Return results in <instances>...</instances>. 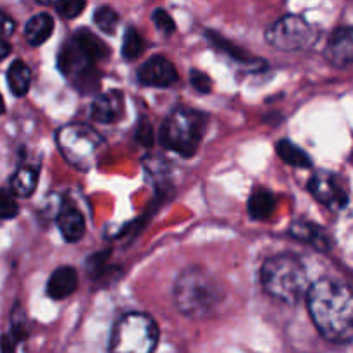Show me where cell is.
Wrapping results in <instances>:
<instances>
[{
	"label": "cell",
	"mask_w": 353,
	"mask_h": 353,
	"mask_svg": "<svg viewBox=\"0 0 353 353\" xmlns=\"http://www.w3.org/2000/svg\"><path fill=\"white\" fill-rule=\"evenodd\" d=\"M307 307L319 333L333 343L353 341V290L324 278L307 292Z\"/></svg>",
	"instance_id": "cell-1"
},
{
	"label": "cell",
	"mask_w": 353,
	"mask_h": 353,
	"mask_svg": "<svg viewBox=\"0 0 353 353\" xmlns=\"http://www.w3.org/2000/svg\"><path fill=\"white\" fill-rule=\"evenodd\" d=\"M223 299L221 286L207 271L190 268L178 278L174 286V300L181 314L192 319L210 316Z\"/></svg>",
	"instance_id": "cell-2"
},
{
	"label": "cell",
	"mask_w": 353,
	"mask_h": 353,
	"mask_svg": "<svg viewBox=\"0 0 353 353\" xmlns=\"http://www.w3.org/2000/svg\"><path fill=\"white\" fill-rule=\"evenodd\" d=\"M261 281L265 292L285 303H296L309 292V276L296 257L274 255L262 264Z\"/></svg>",
	"instance_id": "cell-3"
},
{
	"label": "cell",
	"mask_w": 353,
	"mask_h": 353,
	"mask_svg": "<svg viewBox=\"0 0 353 353\" xmlns=\"http://www.w3.org/2000/svg\"><path fill=\"white\" fill-rule=\"evenodd\" d=\"M205 116L196 110L178 107L161 128V141L165 148L181 157H192L202 143Z\"/></svg>",
	"instance_id": "cell-4"
},
{
	"label": "cell",
	"mask_w": 353,
	"mask_h": 353,
	"mask_svg": "<svg viewBox=\"0 0 353 353\" xmlns=\"http://www.w3.org/2000/svg\"><path fill=\"white\" fill-rule=\"evenodd\" d=\"M159 327L150 316L131 312L121 317L110 336V353H154Z\"/></svg>",
	"instance_id": "cell-5"
},
{
	"label": "cell",
	"mask_w": 353,
	"mask_h": 353,
	"mask_svg": "<svg viewBox=\"0 0 353 353\" xmlns=\"http://www.w3.org/2000/svg\"><path fill=\"white\" fill-rule=\"evenodd\" d=\"M57 147L62 157L74 168L92 169L99 161L103 140L95 130L86 124H65L57 131Z\"/></svg>",
	"instance_id": "cell-6"
},
{
	"label": "cell",
	"mask_w": 353,
	"mask_h": 353,
	"mask_svg": "<svg viewBox=\"0 0 353 353\" xmlns=\"http://www.w3.org/2000/svg\"><path fill=\"white\" fill-rule=\"evenodd\" d=\"M57 65L62 74L71 79L79 92L88 93L99 86V71L95 68V61L90 57L88 52L79 45L74 37L68 43L62 45Z\"/></svg>",
	"instance_id": "cell-7"
},
{
	"label": "cell",
	"mask_w": 353,
	"mask_h": 353,
	"mask_svg": "<svg viewBox=\"0 0 353 353\" xmlns=\"http://www.w3.org/2000/svg\"><path fill=\"white\" fill-rule=\"evenodd\" d=\"M269 45L285 52L307 50L317 40V33L303 17L285 16L268 30Z\"/></svg>",
	"instance_id": "cell-8"
},
{
	"label": "cell",
	"mask_w": 353,
	"mask_h": 353,
	"mask_svg": "<svg viewBox=\"0 0 353 353\" xmlns=\"http://www.w3.org/2000/svg\"><path fill=\"white\" fill-rule=\"evenodd\" d=\"M309 190L316 200L333 210H341L348 203V192L336 174L319 171L310 178Z\"/></svg>",
	"instance_id": "cell-9"
},
{
	"label": "cell",
	"mask_w": 353,
	"mask_h": 353,
	"mask_svg": "<svg viewBox=\"0 0 353 353\" xmlns=\"http://www.w3.org/2000/svg\"><path fill=\"white\" fill-rule=\"evenodd\" d=\"M138 78L143 85L155 86V88H165L178 81V71L169 59L155 55L148 59L138 71Z\"/></svg>",
	"instance_id": "cell-10"
},
{
	"label": "cell",
	"mask_w": 353,
	"mask_h": 353,
	"mask_svg": "<svg viewBox=\"0 0 353 353\" xmlns=\"http://www.w3.org/2000/svg\"><path fill=\"white\" fill-rule=\"evenodd\" d=\"M124 112V97L123 93L112 90V92L102 93L95 99L92 105V119L100 124H112L121 119Z\"/></svg>",
	"instance_id": "cell-11"
},
{
	"label": "cell",
	"mask_w": 353,
	"mask_h": 353,
	"mask_svg": "<svg viewBox=\"0 0 353 353\" xmlns=\"http://www.w3.org/2000/svg\"><path fill=\"white\" fill-rule=\"evenodd\" d=\"M326 55L336 65L353 64V28H341L333 34Z\"/></svg>",
	"instance_id": "cell-12"
},
{
	"label": "cell",
	"mask_w": 353,
	"mask_h": 353,
	"mask_svg": "<svg viewBox=\"0 0 353 353\" xmlns=\"http://www.w3.org/2000/svg\"><path fill=\"white\" fill-rule=\"evenodd\" d=\"M78 288V272L72 268H59L47 283V295L52 300H64Z\"/></svg>",
	"instance_id": "cell-13"
},
{
	"label": "cell",
	"mask_w": 353,
	"mask_h": 353,
	"mask_svg": "<svg viewBox=\"0 0 353 353\" xmlns=\"http://www.w3.org/2000/svg\"><path fill=\"white\" fill-rule=\"evenodd\" d=\"M57 226L65 241L76 243L85 234V217L76 207L68 205L59 212Z\"/></svg>",
	"instance_id": "cell-14"
},
{
	"label": "cell",
	"mask_w": 353,
	"mask_h": 353,
	"mask_svg": "<svg viewBox=\"0 0 353 353\" xmlns=\"http://www.w3.org/2000/svg\"><path fill=\"white\" fill-rule=\"evenodd\" d=\"M290 234L300 241H305L310 247H316L319 250H330V238L324 233L323 228L316 226L312 223H305V221H296L290 228Z\"/></svg>",
	"instance_id": "cell-15"
},
{
	"label": "cell",
	"mask_w": 353,
	"mask_h": 353,
	"mask_svg": "<svg viewBox=\"0 0 353 353\" xmlns=\"http://www.w3.org/2000/svg\"><path fill=\"white\" fill-rule=\"evenodd\" d=\"M52 31H54V19H52L50 14L41 12L28 21L26 26H24V37H26L28 43L38 47L50 38Z\"/></svg>",
	"instance_id": "cell-16"
},
{
	"label": "cell",
	"mask_w": 353,
	"mask_h": 353,
	"mask_svg": "<svg viewBox=\"0 0 353 353\" xmlns=\"http://www.w3.org/2000/svg\"><path fill=\"white\" fill-rule=\"evenodd\" d=\"M7 83L12 92V95L24 97L31 85V71L26 62L14 61L10 68L7 69Z\"/></svg>",
	"instance_id": "cell-17"
},
{
	"label": "cell",
	"mask_w": 353,
	"mask_h": 353,
	"mask_svg": "<svg viewBox=\"0 0 353 353\" xmlns=\"http://www.w3.org/2000/svg\"><path fill=\"white\" fill-rule=\"evenodd\" d=\"M276 205V199L269 190L257 188L248 200V214L252 219L264 221L272 214Z\"/></svg>",
	"instance_id": "cell-18"
},
{
	"label": "cell",
	"mask_w": 353,
	"mask_h": 353,
	"mask_svg": "<svg viewBox=\"0 0 353 353\" xmlns=\"http://www.w3.org/2000/svg\"><path fill=\"white\" fill-rule=\"evenodd\" d=\"M37 183H38V172L34 171L33 168H19L16 172L12 174L10 178V192L14 193L16 196H26L33 195L34 188H37Z\"/></svg>",
	"instance_id": "cell-19"
},
{
	"label": "cell",
	"mask_w": 353,
	"mask_h": 353,
	"mask_svg": "<svg viewBox=\"0 0 353 353\" xmlns=\"http://www.w3.org/2000/svg\"><path fill=\"white\" fill-rule=\"evenodd\" d=\"M278 155L283 162L293 165V168H310L312 161H310L309 154L303 152L302 148L296 147L295 143L288 140H281L278 143Z\"/></svg>",
	"instance_id": "cell-20"
},
{
	"label": "cell",
	"mask_w": 353,
	"mask_h": 353,
	"mask_svg": "<svg viewBox=\"0 0 353 353\" xmlns=\"http://www.w3.org/2000/svg\"><path fill=\"white\" fill-rule=\"evenodd\" d=\"M74 38L79 41V45L88 52V55L95 62L100 61V59H105L107 55H109V47H107L100 38H97L92 31L81 30L74 34Z\"/></svg>",
	"instance_id": "cell-21"
},
{
	"label": "cell",
	"mask_w": 353,
	"mask_h": 353,
	"mask_svg": "<svg viewBox=\"0 0 353 353\" xmlns=\"http://www.w3.org/2000/svg\"><path fill=\"white\" fill-rule=\"evenodd\" d=\"M145 48V41L141 38V34L138 33L134 28H128L126 33H124V40H123V55L124 59L128 61H133L137 59L138 55L143 52Z\"/></svg>",
	"instance_id": "cell-22"
},
{
	"label": "cell",
	"mask_w": 353,
	"mask_h": 353,
	"mask_svg": "<svg viewBox=\"0 0 353 353\" xmlns=\"http://www.w3.org/2000/svg\"><path fill=\"white\" fill-rule=\"evenodd\" d=\"M93 21L99 26V30H102L103 33H114L119 24V16H117L116 10L112 7H99L93 14Z\"/></svg>",
	"instance_id": "cell-23"
},
{
	"label": "cell",
	"mask_w": 353,
	"mask_h": 353,
	"mask_svg": "<svg viewBox=\"0 0 353 353\" xmlns=\"http://www.w3.org/2000/svg\"><path fill=\"white\" fill-rule=\"evenodd\" d=\"M19 214V205H17L14 193L9 190L0 188V219H14Z\"/></svg>",
	"instance_id": "cell-24"
},
{
	"label": "cell",
	"mask_w": 353,
	"mask_h": 353,
	"mask_svg": "<svg viewBox=\"0 0 353 353\" xmlns=\"http://www.w3.org/2000/svg\"><path fill=\"white\" fill-rule=\"evenodd\" d=\"M85 6L86 0H57L55 2V10L64 19H74V17H78L85 10Z\"/></svg>",
	"instance_id": "cell-25"
},
{
	"label": "cell",
	"mask_w": 353,
	"mask_h": 353,
	"mask_svg": "<svg viewBox=\"0 0 353 353\" xmlns=\"http://www.w3.org/2000/svg\"><path fill=\"white\" fill-rule=\"evenodd\" d=\"M207 37H209V40L212 41V43L216 45L221 52H226V54H230L231 57L236 59V61H243V62L248 61L247 52L241 50V48H238V47H234V45H231L230 41H226L223 37H219V34L207 33Z\"/></svg>",
	"instance_id": "cell-26"
},
{
	"label": "cell",
	"mask_w": 353,
	"mask_h": 353,
	"mask_svg": "<svg viewBox=\"0 0 353 353\" xmlns=\"http://www.w3.org/2000/svg\"><path fill=\"white\" fill-rule=\"evenodd\" d=\"M152 21H154V24L157 26V30L162 31V33L171 34V33H174V31H176L174 19H172L171 14H169L168 10L155 9L154 14H152Z\"/></svg>",
	"instance_id": "cell-27"
},
{
	"label": "cell",
	"mask_w": 353,
	"mask_h": 353,
	"mask_svg": "<svg viewBox=\"0 0 353 353\" xmlns=\"http://www.w3.org/2000/svg\"><path fill=\"white\" fill-rule=\"evenodd\" d=\"M190 83H192L193 88L200 93H209L212 90V81H210L209 76L205 72L199 71V69H193L190 72Z\"/></svg>",
	"instance_id": "cell-28"
},
{
	"label": "cell",
	"mask_w": 353,
	"mask_h": 353,
	"mask_svg": "<svg viewBox=\"0 0 353 353\" xmlns=\"http://www.w3.org/2000/svg\"><path fill=\"white\" fill-rule=\"evenodd\" d=\"M137 140L138 143L143 145V147H152L154 143V133H152V126L148 123H140L137 130Z\"/></svg>",
	"instance_id": "cell-29"
},
{
	"label": "cell",
	"mask_w": 353,
	"mask_h": 353,
	"mask_svg": "<svg viewBox=\"0 0 353 353\" xmlns=\"http://www.w3.org/2000/svg\"><path fill=\"white\" fill-rule=\"evenodd\" d=\"M16 30V23L10 16L0 10V38H7L14 33Z\"/></svg>",
	"instance_id": "cell-30"
},
{
	"label": "cell",
	"mask_w": 353,
	"mask_h": 353,
	"mask_svg": "<svg viewBox=\"0 0 353 353\" xmlns=\"http://www.w3.org/2000/svg\"><path fill=\"white\" fill-rule=\"evenodd\" d=\"M10 50H12V48H10L9 41H7L6 38H0V62H2L6 57H9Z\"/></svg>",
	"instance_id": "cell-31"
},
{
	"label": "cell",
	"mask_w": 353,
	"mask_h": 353,
	"mask_svg": "<svg viewBox=\"0 0 353 353\" xmlns=\"http://www.w3.org/2000/svg\"><path fill=\"white\" fill-rule=\"evenodd\" d=\"M3 112H6V102H3L2 95H0V116H2Z\"/></svg>",
	"instance_id": "cell-32"
},
{
	"label": "cell",
	"mask_w": 353,
	"mask_h": 353,
	"mask_svg": "<svg viewBox=\"0 0 353 353\" xmlns=\"http://www.w3.org/2000/svg\"><path fill=\"white\" fill-rule=\"evenodd\" d=\"M38 3H41V6H48V3L52 2V0H37Z\"/></svg>",
	"instance_id": "cell-33"
}]
</instances>
